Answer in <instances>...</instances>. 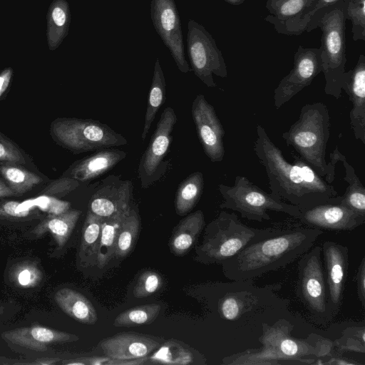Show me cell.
Here are the masks:
<instances>
[{
    "label": "cell",
    "instance_id": "obj_1",
    "mask_svg": "<svg viewBox=\"0 0 365 365\" xmlns=\"http://www.w3.org/2000/svg\"><path fill=\"white\" fill-rule=\"evenodd\" d=\"M256 134L253 149L264 168L272 195L300 211L320 204L339 202L341 196L334 186L298 155L293 154V163L287 161L262 125H257Z\"/></svg>",
    "mask_w": 365,
    "mask_h": 365
},
{
    "label": "cell",
    "instance_id": "obj_2",
    "mask_svg": "<svg viewBox=\"0 0 365 365\" xmlns=\"http://www.w3.org/2000/svg\"><path fill=\"white\" fill-rule=\"evenodd\" d=\"M323 233L309 227L274 230L222 262L223 274L232 281H245L282 269L309 251Z\"/></svg>",
    "mask_w": 365,
    "mask_h": 365
},
{
    "label": "cell",
    "instance_id": "obj_3",
    "mask_svg": "<svg viewBox=\"0 0 365 365\" xmlns=\"http://www.w3.org/2000/svg\"><path fill=\"white\" fill-rule=\"evenodd\" d=\"M289 326L286 322L282 324V321L272 326L262 322V336L259 338L262 347L225 357L222 363L235 365L278 364L279 360L312 364L305 356L321 357L331 354L332 344L329 340L317 336L313 340L295 339L289 336Z\"/></svg>",
    "mask_w": 365,
    "mask_h": 365
},
{
    "label": "cell",
    "instance_id": "obj_4",
    "mask_svg": "<svg viewBox=\"0 0 365 365\" xmlns=\"http://www.w3.org/2000/svg\"><path fill=\"white\" fill-rule=\"evenodd\" d=\"M330 115L322 102L307 103L299 118L282 133V138L320 177L327 174V145L330 136Z\"/></svg>",
    "mask_w": 365,
    "mask_h": 365
},
{
    "label": "cell",
    "instance_id": "obj_5",
    "mask_svg": "<svg viewBox=\"0 0 365 365\" xmlns=\"http://www.w3.org/2000/svg\"><path fill=\"white\" fill-rule=\"evenodd\" d=\"M344 1L319 11L307 32L319 28L321 37L322 72L324 76V93L339 100L342 93V81L346 63V21Z\"/></svg>",
    "mask_w": 365,
    "mask_h": 365
},
{
    "label": "cell",
    "instance_id": "obj_6",
    "mask_svg": "<svg viewBox=\"0 0 365 365\" xmlns=\"http://www.w3.org/2000/svg\"><path fill=\"white\" fill-rule=\"evenodd\" d=\"M274 230L247 226L235 213L221 211L205 227L202 242L196 250V259L206 264H221L252 240L267 236Z\"/></svg>",
    "mask_w": 365,
    "mask_h": 365
},
{
    "label": "cell",
    "instance_id": "obj_7",
    "mask_svg": "<svg viewBox=\"0 0 365 365\" xmlns=\"http://www.w3.org/2000/svg\"><path fill=\"white\" fill-rule=\"evenodd\" d=\"M218 190L223 198L220 208L237 212L249 220H269L268 211L284 213L296 219L301 215L297 207L267 192L243 175H236L232 185L219 184Z\"/></svg>",
    "mask_w": 365,
    "mask_h": 365
},
{
    "label": "cell",
    "instance_id": "obj_8",
    "mask_svg": "<svg viewBox=\"0 0 365 365\" xmlns=\"http://www.w3.org/2000/svg\"><path fill=\"white\" fill-rule=\"evenodd\" d=\"M51 133L62 147L81 153L124 145L128 140L106 124L90 119L59 118L52 122Z\"/></svg>",
    "mask_w": 365,
    "mask_h": 365
},
{
    "label": "cell",
    "instance_id": "obj_9",
    "mask_svg": "<svg viewBox=\"0 0 365 365\" xmlns=\"http://www.w3.org/2000/svg\"><path fill=\"white\" fill-rule=\"evenodd\" d=\"M321 254L322 247L313 246L299 257L297 294L314 319L324 323L333 316Z\"/></svg>",
    "mask_w": 365,
    "mask_h": 365
},
{
    "label": "cell",
    "instance_id": "obj_10",
    "mask_svg": "<svg viewBox=\"0 0 365 365\" xmlns=\"http://www.w3.org/2000/svg\"><path fill=\"white\" fill-rule=\"evenodd\" d=\"M187 54L191 70L207 87L215 88L213 74L220 78L227 76V68L222 51L206 29L193 19L187 24Z\"/></svg>",
    "mask_w": 365,
    "mask_h": 365
},
{
    "label": "cell",
    "instance_id": "obj_11",
    "mask_svg": "<svg viewBox=\"0 0 365 365\" xmlns=\"http://www.w3.org/2000/svg\"><path fill=\"white\" fill-rule=\"evenodd\" d=\"M322 72L320 48L299 45L294 55L293 68L278 83L273 92L274 106L281 108Z\"/></svg>",
    "mask_w": 365,
    "mask_h": 365
},
{
    "label": "cell",
    "instance_id": "obj_12",
    "mask_svg": "<svg viewBox=\"0 0 365 365\" xmlns=\"http://www.w3.org/2000/svg\"><path fill=\"white\" fill-rule=\"evenodd\" d=\"M150 16L155 31L160 36L180 71L191 69L185 60L180 19L174 0H151Z\"/></svg>",
    "mask_w": 365,
    "mask_h": 365
},
{
    "label": "cell",
    "instance_id": "obj_13",
    "mask_svg": "<svg viewBox=\"0 0 365 365\" xmlns=\"http://www.w3.org/2000/svg\"><path fill=\"white\" fill-rule=\"evenodd\" d=\"M176 122L175 110L171 107L165 108L140 160L138 176L143 188L148 187L159 178L162 163L168 150L171 133Z\"/></svg>",
    "mask_w": 365,
    "mask_h": 365
},
{
    "label": "cell",
    "instance_id": "obj_14",
    "mask_svg": "<svg viewBox=\"0 0 365 365\" xmlns=\"http://www.w3.org/2000/svg\"><path fill=\"white\" fill-rule=\"evenodd\" d=\"M191 113L196 131L208 158L212 163L222 161L225 156L224 128L213 106L202 94L197 95L192 103Z\"/></svg>",
    "mask_w": 365,
    "mask_h": 365
},
{
    "label": "cell",
    "instance_id": "obj_15",
    "mask_svg": "<svg viewBox=\"0 0 365 365\" xmlns=\"http://www.w3.org/2000/svg\"><path fill=\"white\" fill-rule=\"evenodd\" d=\"M326 280L328 287L329 307L333 317L341 307L349 267V248L333 241L322 245Z\"/></svg>",
    "mask_w": 365,
    "mask_h": 365
},
{
    "label": "cell",
    "instance_id": "obj_16",
    "mask_svg": "<svg viewBox=\"0 0 365 365\" xmlns=\"http://www.w3.org/2000/svg\"><path fill=\"white\" fill-rule=\"evenodd\" d=\"M298 220L322 230L351 231L365 222V216L339 202H327L301 211Z\"/></svg>",
    "mask_w": 365,
    "mask_h": 365
},
{
    "label": "cell",
    "instance_id": "obj_17",
    "mask_svg": "<svg viewBox=\"0 0 365 365\" xmlns=\"http://www.w3.org/2000/svg\"><path fill=\"white\" fill-rule=\"evenodd\" d=\"M341 88L352 103L350 125L355 138L365 145V56L361 54L354 68L345 71Z\"/></svg>",
    "mask_w": 365,
    "mask_h": 365
},
{
    "label": "cell",
    "instance_id": "obj_18",
    "mask_svg": "<svg viewBox=\"0 0 365 365\" xmlns=\"http://www.w3.org/2000/svg\"><path fill=\"white\" fill-rule=\"evenodd\" d=\"M245 282L246 280L242 281L240 290L239 286L238 290L229 291L219 299L217 311L222 318L236 321L245 314L251 312L252 308H261L269 304L268 299L263 301L264 297H262L272 293L271 289L258 288L252 284H245Z\"/></svg>",
    "mask_w": 365,
    "mask_h": 365
},
{
    "label": "cell",
    "instance_id": "obj_19",
    "mask_svg": "<svg viewBox=\"0 0 365 365\" xmlns=\"http://www.w3.org/2000/svg\"><path fill=\"white\" fill-rule=\"evenodd\" d=\"M105 356L113 359H132L149 356L160 346L152 336L123 332L103 339L99 343Z\"/></svg>",
    "mask_w": 365,
    "mask_h": 365
},
{
    "label": "cell",
    "instance_id": "obj_20",
    "mask_svg": "<svg viewBox=\"0 0 365 365\" xmlns=\"http://www.w3.org/2000/svg\"><path fill=\"white\" fill-rule=\"evenodd\" d=\"M1 338L6 342L35 351H46L49 344L76 341L73 334L40 325L19 327L6 331Z\"/></svg>",
    "mask_w": 365,
    "mask_h": 365
},
{
    "label": "cell",
    "instance_id": "obj_21",
    "mask_svg": "<svg viewBox=\"0 0 365 365\" xmlns=\"http://www.w3.org/2000/svg\"><path fill=\"white\" fill-rule=\"evenodd\" d=\"M133 185L130 180L108 185L91 197L88 210L96 215L107 218L129 210L131 207Z\"/></svg>",
    "mask_w": 365,
    "mask_h": 365
},
{
    "label": "cell",
    "instance_id": "obj_22",
    "mask_svg": "<svg viewBox=\"0 0 365 365\" xmlns=\"http://www.w3.org/2000/svg\"><path fill=\"white\" fill-rule=\"evenodd\" d=\"M126 153L120 150L104 148L73 163L66 172V177L78 182H88L112 169Z\"/></svg>",
    "mask_w": 365,
    "mask_h": 365
},
{
    "label": "cell",
    "instance_id": "obj_23",
    "mask_svg": "<svg viewBox=\"0 0 365 365\" xmlns=\"http://www.w3.org/2000/svg\"><path fill=\"white\" fill-rule=\"evenodd\" d=\"M205 225L204 214L200 210L181 220L173 229L170 237V252L178 256L187 253L197 241Z\"/></svg>",
    "mask_w": 365,
    "mask_h": 365
},
{
    "label": "cell",
    "instance_id": "obj_24",
    "mask_svg": "<svg viewBox=\"0 0 365 365\" xmlns=\"http://www.w3.org/2000/svg\"><path fill=\"white\" fill-rule=\"evenodd\" d=\"M54 300L59 308L74 320L93 325L98 320L97 312L90 300L79 292L70 288L58 289Z\"/></svg>",
    "mask_w": 365,
    "mask_h": 365
},
{
    "label": "cell",
    "instance_id": "obj_25",
    "mask_svg": "<svg viewBox=\"0 0 365 365\" xmlns=\"http://www.w3.org/2000/svg\"><path fill=\"white\" fill-rule=\"evenodd\" d=\"M81 214V210L69 209L58 215H48L34 227L31 234L41 237L49 232L58 247L62 248L68 242Z\"/></svg>",
    "mask_w": 365,
    "mask_h": 365
},
{
    "label": "cell",
    "instance_id": "obj_26",
    "mask_svg": "<svg viewBox=\"0 0 365 365\" xmlns=\"http://www.w3.org/2000/svg\"><path fill=\"white\" fill-rule=\"evenodd\" d=\"M338 162H341L345 170L343 180L347 182L345 192L341 196L339 203L354 212L365 216V188L358 178L355 169L346 160V156L336 146L331 153Z\"/></svg>",
    "mask_w": 365,
    "mask_h": 365
},
{
    "label": "cell",
    "instance_id": "obj_27",
    "mask_svg": "<svg viewBox=\"0 0 365 365\" xmlns=\"http://www.w3.org/2000/svg\"><path fill=\"white\" fill-rule=\"evenodd\" d=\"M46 36L51 51L56 49L68 33L71 11L66 0H53L46 16Z\"/></svg>",
    "mask_w": 365,
    "mask_h": 365
},
{
    "label": "cell",
    "instance_id": "obj_28",
    "mask_svg": "<svg viewBox=\"0 0 365 365\" xmlns=\"http://www.w3.org/2000/svg\"><path fill=\"white\" fill-rule=\"evenodd\" d=\"M103 220L88 210L78 252L80 262L84 267L96 264Z\"/></svg>",
    "mask_w": 365,
    "mask_h": 365
},
{
    "label": "cell",
    "instance_id": "obj_29",
    "mask_svg": "<svg viewBox=\"0 0 365 365\" xmlns=\"http://www.w3.org/2000/svg\"><path fill=\"white\" fill-rule=\"evenodd\" d=\"M314 1L266 0L265 6L270 14L264 18V21L272 24L277 32L285 24L309 9Z\"/></svg>",
    "mask_w": 365,
    "mask_h": 365
},
{
    "label": "cell",
    "instance_id": "obj_30",
    "mask_svg": "<svg viewBox=\"0 0 365 365\" xmlns=\"http://www.w3.org/2000/svg\"><path fill=\"white\" fill-rule=\"evenodd\" d=\"M195 351L182 341L170 339L156 349L149 356L147 364L188 365L195 363Z\"/></svg>",
    "mask_w": 365,
    "mask_h": 365
},
{
    "label": "cell",
    "instance_id": "obj_31",
    "mask_svg": "<svg viewBox=\"0 0 365 365\" xmlns=\"http://www.w3.org/2000/svg\"><path fill=\"white\" fill-rule=\"evenodd\" d=\"M130 209L113 217L103 218L96 261L98 267H103L114 257L118 233Z\"/></svg>",
    "mask_w": 365,
    "mask_h": 365
},
{
    "label": "cell",
    "instance_id": "obj_32",
    "mask_svg": "<svg viewBox=\"0 0 365 365\" xmlns=\"http://www.w3.org/2000/svg\"><path fill=\"white\" fill-rule=\"evenodd\" d=\"M203 187V175L198 171L190 174L179 185L175 199V212L178 215H185L195 207Z\"/></svg>",
    "mask_w": 365,
    "mask_h": 365
},
{
    "label": "cell",
    "instance_id": "obj_33",
    "mask_svg": "<svg viewBox=\"0 0 365 365\" xmlns=\"http://www.w3.org/2000/svg\"><path fill=\"white\" fill-rule=\"evenodd\" d=\"M165 98V79L159 59L157 58L155 63L153 76L147 103L144 126L141 135L143 140L145 139L160 107L164 103Z\"/></svg>",
    "mask_w": 365,
    "mask_h": 365
},
{
    "label": "cell",
    "instance_id": "obj_34",
    "mask_svg": "<svg viewBox=\"0 0 365 365\" xmlns=\"http://www.w3.org/2000/svg\"><path fill=\"white\" fill-rule=\"evenodd\" d=\"M140 228V218L137 207H132L118 231L114 257H126L133 250Z\"/></svg>",
    "mask_w": 365,
    "mask_h": 365
},
{
    "label": "cell",
    "instance_id": "obj_35",
    "mask_svg": "<svg viewBox=\"0 0 365 365\" xmlns=\"http://www.w3.org/2000/svg\"><path fill=\"white\" fill-rule=\"evenodd\" d=\"M0 173L8 186L16 196L21 195L42 182L36 174L11 164L0 165Z\"/></svg>",
    "mask_w": 365,
    "mask_h": 365
},
{
    "label": "cell",
    "instance_id": "obj_36",
    "mask_svg": "<svg viewBox=\"0 0 365 365\" xmlns=\"http://www.w3.org/2000/svg\"><path fill=\"white\" fill-rule=\"evenodd\" d=\"M161 306L149 304L131 307L120 313L114 319L113 325L117 327H131L153 322L158 317Z\"/></svg>",
    "mask_w": 365,
    "mask_h": 365
},
{
    "label": "cell",
    "instance_id": "obj_37",
    "mask_svg": "<svg viewBox=\"0 0 365 365\" xmlns=\"http://www.w3.org/2000/svg\"><path fill=\"white\" fill-rule=\"evenodd\" d=\"M34 205V198L24 202L16 200L0 201V220L24 222L41 217Z\"/></svg>",
    "mask_w": 365,
    "mask_h": 365
},
{
    "label": "cell",
    "instance_id": "obj_38",
    "mask_svg": "<svg viewBox=\"0 0 365 365\" xmlns=\"http://www.w3.org/2000/svg\"><path fill=\"white\" fill-rule=\"evenodd\" d=\"M339 1H346L348 0H315L309 9L285 24L277 33L287 36H298L302 34L307 31L319 11Z\"/></svg>",
    "mask_w": 365,
    "mask_h": 365
},
{
    "label": "cell",
    "instance_id": "obj_39",
    "mask_svg": "<svg viewBox=\"0 0 365 365\" xmlns=\"http://www.w3.org/2000/svg\"><path fill=\"white\" fill-rule=\"evenodd\" d=\"M344 15L352 24V38L365 41V0L344 1Z\"/></svg>",
    "mask_w": 365,
    "mask_h": 365
},
{
    "label": "cell",
    "instance_id": "obj_40",
    "mask_svg": "<svg viewBox=\"0 0 365 365\" xmlns=\"http://www.w3.org/2000/svg\"><path fill=\"white\" fill-rule=\"evenodd\" d=\"M11 281L17 287L31 288L39 284L43 274L33 262H24L15 264L10 274Z\"/></svg>",
    "mask_w": 365,
    "mask_h": 365
},
{
    "label": "cell",
    "instance_id": "obj_41",
    "mask_svg": "<svg viewBox=\"0 0 365 365\" xmlns=\"http://www.w3.org/2000/svg\"><path fill=\"white\" fill-rule=\"evenodd\" d=\"M364 326L349 327L343 331L336 344L342 350L364 354Z\"/></svg>",
    "mask_w": 365,
    "mask_h": 365
},
{
    "label": "cell",
    "instance_id": "obj_42",
    "mask_svg": "<svg viewBox=\"0 0 365 365\" xmlns=\"http://www.w3.org/2000/svg\"><path fill=\"white\" fill-rule=\"evenodd\" d=\"M163 283V278L156 272H143L135 282L133 295L138 299L148 297L158 291Z\"/></svg>",
    "mask_w": 365,
    "mask_h": 365
},
{
    "label": "cell",
    "instance_id": "obj_43",
    "mask_svg": "<svg viewBox=\"0 0 365 365\" xmlns=\"http://www.w3.org/2000/svg\"><path fill=\"white\" fill-rule=\"evenodd\" d=\"M34 205L48 215H58L70 209V203L57 199L56 197L41 195L34 198Z\"/></svg>",
    "mask_w": 365,
    "mask_h": 365
},
{
    "label": "cell",
    "instance_id": "obj_44",
    "mask_svg": "<svg viewBox=\"0 0 365 365\" xmlns=\"http://www.w3.org/2000/svg\"><path fill=\"white\" fill-rule=\"evenodd\" d=\"M0 162L24 164L26 158L21 150L0 133Z\"/></svg>",
    "mask_w": 365,
    "mask_h": 365
},
{
    "label": "cell",
    "instance_id": "obj_45",
    "mask_svg": "<svg viewBox=\"0 0 365 365\" xmlns=\"http://www.w3.org/2000/svg\"><path fill=\"white\" fill-rule=\"evenodd\" d=\"M79 184L80 182L78 180L64 176L49 184L41 192V194L56 197V196H63L74 190Z\"/></svg>",
    "mask_w": 365,
    "mask_h": 365
},
{
    "label": "cell",
    "instance_id": "obj_46",
    "mask_svg": "<svg viewBox=\"0 0 365 365\" xmlns=\"http://www.w3.org/2000/svg\"><path fill=\"white\" fill-rule=\"evenodd\" d=\"M358 298L363 308L365 307V257L361 259L355 277Z\"/></svg>",
    "mask_w": 365,
    "mask_h": 365
},
{
    "label": "cell",
    "instance_id": "obj_47",
    "mask_svg": "<svg viewBox=\"0 0 365 365\" xmlns=\"http://www.w3.org/2000/svg\"><path fill=\"white\" fill-rule=\"evenodd\" d=\"M110 358L104 356L80 357L71 361L62 362L66 365H106Z\"/></svg>",
    "mask_w": 365,
    "mask_h": 365
},
{
    "label": "cell",
    "instance_id": "obj_48",
    "mask_svg": "<svg viewBox=\"0 0 365 365\" xmlns=\"http://www.w3.org/2000/svg\"><path fill=\"white\" fill-rule=\"evenodd\" d=\"M13 76V69L6 68L0 73V98L8 89Z\"/></svg>",
    "mask_w": 365,
    "mask_h": 365
},
{
    "label": "cell",
    "instance_id": "obj_49",
    "mask_svg": "<svg viewBox=\"0 0 365 365\" xmlns=\"http://www.w3.org/2000/svg\"><path fill=\"white\" fill-rule=\"evenodd\" d=\"M148 356L132 359H110L106 365H140L148 363Z\"/></svg>",
    "mask_w": 365,
    "mask_h": 365
},
{
    "label": "cell",
    "instance_id": "obj_50",
    "mask_svg": "<svg viewBox=\"0 0 365 365\" xmlns=\"http://www.w3.org/2000/svg\"><path fill=\"white\" fill-rule=\"evenodd\" d=\"M60 359L58 358H41L36 359L34 361L31 362H15L14 364H29V365H52L58 364Z\"/></svg>",
    "mask_w": 365,
    "mask_h": 365
},
{
    "label": "cell",
    "instance_id": "obj_51",
    "mask_svg": "<svg viewBox=\"0 0 365 365\" xmlns=\"http://www.w3.org/2000/svg\"><path fill=\"white\" fill-rule=\"evenodd\" d=\"M16 195L8 186L6 182L0 178V197H14Z\"/></svg>",
    "mask_w": 365,
    "mask_h": 365
},
{
    "label": "cell",
    "instance_id": "obj_52",
    "mask_svg": "<svg viewBox=\"0 0 365 365\" xmlns=\"http://www.w3.org/2000/svg\"><path fill=\"white\" fill-rule=\"evenodd\" d=\"M321 364H334V365H356L359 364L357 362L349 361L343 358H331L327 361H322Z\"/></svg>",
    "mask_w": 365,
    "mask_h": 365
},
{
    "label": "cell",
    "instance_id": "obj_53",
    "mask_svg": "<svg viewBox=\"0 0 365 365\" xmlns=\"http://www.w3.org/2000/svg\"><path fill=\"white\" fill-rule=\"evenodd\" d=\"M232 6H240L245 1V0H223Z\"/></svg>",
    "mask_w": 365,
    "mask_h": 365
},
{
    "label": "cell",
    "instance_id": "obj_54",
    "mask_svg": "<svg viewBox=\"0 0 365 365\" xmlns=\"http://www.w3.org/2000/svg\"><path fill=\"white\" fill-rule=\"evenodd\" d=\"M4 307L0 306V316L4 313Z\"/></svg>",
    "mask_w": 365,
    "mask_h": 365
},
{
    "label": "cell",
    "instance_id": "obj_55",
    "mask_svg": "<svg viewBox=\"0 0 365 365\" xmlns=\"http://www.w3.org/2000/svg\"><path fill=\"white\" fill-rule=\"evenodd\" d=\"M2 357L0 356V359H1ZM0 364H5L4 361H1L0 360Z\"/></svg>",
    "mask_w": 365,
    "mask_h": 365
}]
</instances>
